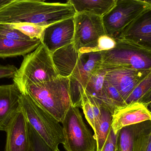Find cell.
<instances>
[{
  "instance_id": "obj_21",
  "label": "cell",
  "mask_w": 151,
  "mask_h": 151,
  "mask_svg": "<svg viewBox=\"0 0 151 151\" xmlns=\"http://www.w3.org/2000/svg\"><path fill=\"white\" fill-rule=\"evenodd\" d=\"M133 151H151V121L133 125Z\"/></svg>"
},
{
  "instance_id": "obj_33",
  "label": "cell",
  "mask_w": 151,
  "mask_h": 151,
  "mask_svg": "<svg viewBox=\"0 0 151 151\" xmlns=\"http://www.w3.org/2000/svg\"><path fill=\"white\" fill-rule=\"evenodd\" d=\"M11 1V0H0V9L7 4L9 3Z\"/></svg>"
},
{
  "instance_id": "obj_12",
  "label": "cell",
  "mask_w": 151,
  "mask_h": 151,
  "mask_svg": "<svg viewBox=\"0 0 151 151\" xmlns=\"http://www.w3.org/2000/svg\"><path fill=\"white\" fill-rule=\"evenodd\" d=\"M74 30V17L50 25L44 30L42 43L52 53L73 42Z\"/></svg>"
},
{
  "instance_id": "obj_13",
  "label": "cell",
  "mask_w": 151,
  "mask_h": 151,
  "mask_svg": "<svg viewBox=\"0 0 151 151\" xmlns=\"http://www.w3.org/2000/svg\"><path fill=\"white\" fill-rule=\"evenodd\" d=\"M148 121H151V112L142 103L134 102L117 107L112 114L111 128L115 134L121 129Z\"/></svg>"
},
{
  "instance_id": "obj_26",
  "label": "cell",
  "mask_w": 151,
  "mask_h": 151,
  "mask_svg": "<svg viewBox=\"0 0 151 151\" xmlns=\"http://www.w3.org/2000/svg\"><path fill=\"white\" fill-rule=\"evenodd\" d=\"M30 140V151H54L28 122Z\"/></svg>"
},
{
  "instance_id": "obj_10",
  "label": "cell",
  "mask_w": 151,
  "mask_h": 151,
  "mask_svg": "<svg viewBox=\"0 0 151 151\" xmlns=\"http://www.w3.org/2000/svg\"><path fill=\"white\" fill-rule=\"evenodd\" d=\"M151 72V70H137L124 67L107 68L105 79L116 88L126 101L136 87Z\"/></svg>"
},
{
  "instance_id": "obj_1",
  "label": "cell",
  "mask_w": 151,
  "mask_h": 151,
  "mask_svg": "<svg viewBox=\"0 0 151 151\" xmlns=\"http://www.w3.org/2000/svg\"><path fill=\"white\" fill-rule=\"evenodd\" d=\"M76 14L73 6L65 3L40 0H11L0 9V24L27 22L47 27Z\"/></svg>"
},
{
  "instance_id": "obj_2",
  "label": "cell",
  "mask_w": 151,
  "mask_h": 151,
  "mask_svg": "<svg viewBox=\"0 0 151 151\" xmlns=\"http://www.w3.org/2000/svg\"><path fill=\"white\" fill-rule=\"evenodd\" d=\"M24 93L60 123L63 121L72 105L68 78L59 77L47 82L29 86Z\"/></svg>"
},
{
  "instance_id": "obj_23",
  "label": "cell",
  "mask_w": 151,
  "mask_h": 151,
  "mask_svg": "<svg viewBox=\"0 0 151 151\" xmlns=\"http://www.w3.org/2000/svg\"><path fill=\"white\" fill-rule=\"evenodd\" d=\"M6 24L10 27L18 30L31 39H39L41 40L44 30L47 27L27 22H18Z\"/></svg>"
},
{
  "instance_id": "obj_11",
  "label": "cell",
  "mask_w": 151,
  "mask_h": 151,
  "mask_svg": "<svg viewBox=\"0 0 151 151\" xmlns=\"http://www.w3.org/2000/svg\"><path fill=\"white\" fill-rule=\"evenodd\" d=\"M115 39L124 40L151 51V8L144 11Z\"/></svg>"
},
{
  "instance_id": "obj_32",
  "label": "cell",
  "mask_w": 151,
  "mask_h": 151,
  "mask_svg": "<svg viewBox=\"0 0 151 151\" xmlns=\"http://www.w3.org/2000/svg\"><path fill=\"white\" fill-rule=\"evenodd\" d=\"M138 102L144 104L151 112V89Z\"/></svg>"
},
{
  "instance_id": "obj_17",
  "label": "cell",
  "mask_w": 151,
  "mask_h": 151,
  "mask_svg": "<svg viewBox=\"0 0 151 151\" xmlns=\"http://www.w3.org/2000/svg\"><path fill=\"white\" fill-rule=\"evenodd\" d=\"M41 43L39 39L19 40L0 37V58L24 56L35 50Z\"/></svg>"
},
{
  "instance_id": "obj_5",
  "label": "cell",
  "mask_w": 151,
  "mask_h": 151,
  "mask_svg": "<svg viewBox=\"0 0 151 151\" xmlns=\"http://www.w3.org/2000/svg\"><path fill=\"white\" fill-rule=\"evenodd\" d=\"M112 49L101 51L102 68L124 67L151 70V51L124 40L115 39Z\"/></svg>"
},
{
  "instance_id": "obj_31",
  "label": "cell",
  "mask_w": 151,
  "mask_h": 151,
  "mask_svg": "<svg viewBox=\"0 0 151 151\" xmlns=\"http://www.w3.org/2000/svg\"><path fill=\"white\" fill-rule=\"evenodd\" d=\"M17 70V68L12 65L6 66L0 65V79L13 78Z\"/></svg>"
},
{
  "instance_id": "obj_9",
  "label": "cell",
  "mask_w": 151,
  "mask_h": 151,
  "mask_svg": "<svg viewBox=\"0 0 151 151\" xmlns=\"http://www.w3.org/2000/svg\"><path fill=\"white\" fill-rule=\"evenodd\" d=\"M73 43L80 54L89 53L101 36L106 35L102 17L88 12L76 13Z\"/></svg>"
},
{
  "instance_id": "obj_20",
  "label": "cell",
  "mask_w": 151,
  "mask_h": 151,
  "mask_svg": "<svg viewBox=\"0 0 151 151\" xmlns=\"http://www.w3.org/2000/svg\"><path fill=\"white\" fill-rule=\"evenodd\" d=\"M99 119L95 125L94 138L96 142V150L101 151L111 127L112 113L105 106H100Z\"/></svg>"
},
{
  "instance_id": "obj_27",
  "label": "cell",
  "mask_w": 151,
  "mask_h": 151,
  "mask_svg": "<svg viewBox=\"0 0 151 151\" xmlns=\"http://www.w3.org/2000/svg\"><path fill=\"white\" fill-rule=\"evenodd\" d=\"M104 86L105 92L108 100L115 108L127 105L116 88L105 79Z\"/></svg>"
},
{
  "instance_id": "obj_14",
  "label": "cell",
  "mask_w": 151,
  "mask_h": 151,
  "mask_svg": "<svg viewBox=\"0 0 151 151\" xmlns=\"http://www.w3.org/2000/svg\"><path fill=\"white\" fill-rule=\"evenodd\" d=\"M22 94L14 83L0 86V131L6 132L15 116L21 111Z\"/></svg>"
},
{
  "instance_id": "obj_3",
  "label": "cell",
  "mask_w": 151,
  "mask_h": 151,
  "mask_svg": "<svg viewBox=\"0 0 151 151\" xmlns=\"http://www.w3.org/2000/svg\"><path fill=\"white\" fill-rule=\"evenodd\" d=\"M60 77L52 60V54L41 43L35 50L25 55L13 79L22 94L27 87Z\"/></svg>"
},
{
  "instance_id": "obj_35",
  "label": "cell",
  "mask_w": 151,
  "mask_h": 151,
  "mask_svg": "<svg viewBox=\"0 0 151 151\" xmlns=\"http://www.w3.org/2000/svg\"><path fill=\"white\" fill-rule=\"evenodd\" d=\"M116 151H118V149H117V148H116Z\"/></svg>"
},
{
  "instance_id": "obj_4",
  "label": "cell",
  "mask_w": 151,
  "mask_h": 151,
  "mask_svg": "<svg viewBox=\"0 0 151 151\" xmlns=\"http://www.w3.org/2000/svg\"><path fill=\"white\" fill-rule=\"evenodd\" d=\"M20 104L29 124L53 151H60L58 146L65 141L60 122L25 93L21 95Z\"/></svg>"
},
{
  "instance_id": "obj_18",
  "label": "cell",
  "mask_w": 151,
  "mask_h": 151,
  "mask_svg": "<svg viewBox=\"0 0 151 151\" xmlns=\"http://www.w3.org/2000/svg\"><path fill=\"white\" fill-rule=\"evenodd\" d=\"M106 69L101 68L94 73L89 80L84 93L96 101L100 106H105L113 113L115 106L110 102L104 88V82Z\"/></svg>"
},
{
  "instance_id": "obj_24",
  "label": "cell",
  "mask_w": 151,
  "mask_h": 151,
  "mask_svg": "<svg viewBox=\"0 0 151 151\" xmlns=\"http://www.w3.org/2000/svg\"><path fill=\"white\" fill-rule=\"evenodd\" d=\"M117 147L119 151H133V125L120 130L118 133Z\"/></svg>"
},
{
  "instance_id": "obj_34",
  "label": "cell",
  "mask_w": 151,
  "mask_h": 151,
  "mask_svg": "<svg viewBox=\"0 0 151 151\" xmlns=\"http://www.w3.org/2000/svg\"><path fill=\"white\" fill-rule=\"evenodd\" d=\"M145 3L147 4L149 7L151 8V1H144Z\"/></svg>"
},
{
  "instance_id": "obj_19",
  "label": "cell",
  "mask_w": 151,
  "mask_h": 151,
  "mask_svg": "<svg viewBox=\"0 0 151 151\" xmlns=\"http://www.w3.org/2000/svg\"><path fill=\"white\" fill-rule=\"evenodd\" d=\"M117 0H70L76 13L88 12L103 17L115 5Z\"/></svg>"
},
{
  "instance_id": "obj_29",
  "label": "cell",
  "mask_w": 151,
  "mask_h": 151,
  "mask_svg": "<svg viewBox=\"0 0 151 151\" xmlns=\"http://www.w3.org/2000/svg\"><path fill=\"white\" fill-rule=\"evenodd\" d=\"M116 45V40L115 38L107 35H105L99 39L96 46L92 49L89 53L110 50L115 48Z\"/></svg>"
},
{
  "instance_id": "obj_8",
  "label": "cell",
  "mask_w": 151,
  "mask_h": 151,
  "mask_svg": "<svg viewBox=\"0 0 151 151\" xmlns=\"http://www.w3.org/2000/svg\"><path fill=\"white\" fill-rule=\"evenodd\" d=\"M102 66L100 52L80 54L74 71L69 77L70 96L72 106L81 107L82 97L92 74Z\"/></svg>"
},
{
  "instance_id": "obj_7",
  "label": "cell",
  "mask_w": 151,
  "mask_h": 151,
  "mask_svg": "<svg viewBox=\"0 0 151 151\" xmlns=\"http://www.w3.org/2000/svg\"><path fill=\"white\" fill-rule=\"evenodd\" d=\"M148 8L144 1L117 0L113 8L102 17L106 34L117 38Z\"/></svg>"
},
{
  "instance_id": "obj_28",
  "label": "cell",
  "mask_w": 151,
  "mask_h": 151,
  "mask_svg": "<svg viewBox=\"0 0 151 151\" xmlns=\"http://www.w3.org/2000/svg\"><path fill=\"white\" fill-rule=\"evenodd\" d=\"M0 37L19 40H32L18 30L12 28L7 24H0Z\"/></svg>"
},
{
  "instance_id": "obj_22",
  "label": "cell",
  "mask_w": 151,
  "mask_h": 151,
  "mask_svg": "<svg viewBox=\"0 0 151 151\" xmlns=\"http://www.w3.org/2000/svg\"><path fill=\"white\" fill-rule=\"evenodd\" d=\"M100 107L95 100L84 92L82 97L81 108L86 120L93 130L101 114Z\"/></svg>"
},
{
  "instance_id": "obj_30",
  "label": "cell",
  "mask_w": 151,
  "mask_h": 151,
  "mask_svg": "<svg viewBox=\"0 0 151 151\" xmlns=\"http://www.w3.org/2000/svg\"><path fill=\"white\" fill-rule=\"evenodd\" d=\"M118 136V134H114L111 127L107 139L101 151H116Z\"/></svg>"
},
{
  "instance_id": "obj_15",
  "label": "cell",
  "mask_w": 151,
  "mask_h": 151,
  "mask_svg": "<svg viewBox=\"0 0 151 151\" xmlns=\"http://www.w3.org/2000/svg\"><path fill=\"white\" fill-rule=\"evenodd\" d=\"M6 133L5 151H30L28 121L22 109L10 124Z\"/></svg>"
},
{
  "instance_id": "obj_25",
  "label": "cell",
  "mask_w": 151,
  "mask_h": 151,
  "mask_svg": "<svg viewBox=\"0 0 151 151\" xmlns=\"http://www.w3.org/2000/svg\"><path fill=\"white\" fill-rule=\"evenodd\" d=\"M151 89V72L135 88L126 100V104L138 102Z\"/></svg>"
},
{
  "instance_id": "obj_16",
  "label": "cell",
  "mask_w": 151,
  "mask_h": 151,
  "mask_svg": "<svg viewBox=\"0 0 151 151\" xmlns=\"http://www.w3.org/2000/svg\"><path fill=\"white\" fill-rule=\"evenodd\" d=\"M51 54L53 63L59 76L69 78L75 69L80 55L73 43Z\"/></svg>"
},
{
  "instance_id": "obj_6",
  "label": "cell",
  "mask_w": 151,
  "mask_h": 151,
  "mask_svg": "<svg viewBox=\"0 0 151 151\" xmlns=\"http://www.w3.org/2000/svg\"><path fill=\"white\" fill-rule=\"evenodd\" d=\"M63 124L66 151H96V142L83 119L79 109L71 105Z\"/></svg>"
}]
</instances>
